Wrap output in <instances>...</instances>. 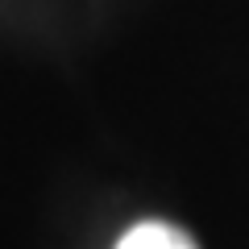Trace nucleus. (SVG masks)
Masks as SVG:
<instances>
[{
  "label": "nucleus",
  "instance_id": "nucleus-1",
  "mask_svg": "<svg viewBox=\"0 0 249 249\" xmlns=\"http://www.w3.org/2000/svg\"><path fill=\"white\" fill-rule=\"evenodd\" d=\"M116 249H196V241L187 237L183 229H175V224H137V229H129L121 241H116Z\"/></svg>",
  "mask_w": 249,
  "mask_h": 249
}]
</instances>
